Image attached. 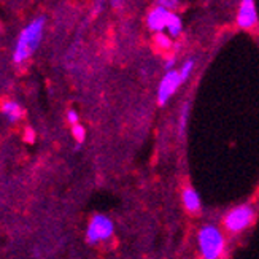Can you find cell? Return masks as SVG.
<instances>
[{"instance_id": "1", "label": "cell", "mask_w": 259, "mask_h": 259, "mask_svg": "<svg viewBox=\"0 0 259 259\" xmlns=\"http://www.w3.org/2000/svg\"><path fill=\"white\" fill-rule=\"evenodd\" d=\"M43 27H45V18H37L21 32L16 48H15V54H13V61L16 64L24 62L29 56L37 50L41 40V35H43Z\"/></svg>"}, {"instance_id": "2", "label": "cell", "mask_w": 259, "mask_h": 259, "mask_svg": "<svg viewBox=\"0 0 259 259\" xmlns=\"http://www.w3.org/2000/svg\"><path fill=\"white\" fill-rule=\"evenodd\" d=\"M199 248L207 259H217L224 251L223 234L213 226H204L199 232Z\"/></svg>"}, {"instance_id": "3", "label": "cell", "mask_w": 259, "mask_h": 259, "mask_svg": "<svg viewBox=\"0 0 259 259\" xmlns=\"http://www.w3.org/2000/svg\"><path fill=\"white\" fill-rule=\"evenodd\" d=\"M253 218H254V210L250 205H240L228 213L226 218H224V226L231 232H240L250 226Z\"/></svg>"}, {"instance_id": "4", "label": "cell", "mask_w": 259, "mask_h": 259, "mask_svg": "<svg viewBox=\"0 0 259 259\" xmlns=\"http://www.w3.org/2000/svg\"><path fill=\"white\" fill-rule=\"evenodd\" d=\"M111 234H113V223H111V220L104 215H96L91 220V223H89L86 239L89 243H97L110 239Z\"/></svg>"}, {"instance_id": "5", "label": "cell", "mask_w": 259, "mask_h": 259, "mask_svg": "<svg viewBox=\"0 0 259 259\" xmlns=\"http://www.w3.org/2000/svg\"><path fill=\"white\" fill-rule=\"evenodd\" d=\"M180 84H183L182 78H180V72H167L165 76L161 80L159 89H157V100L159 104L164 105L170 96L175 94V91L180 88Z\"/></svg>"}, {"instance_id": "6", "label": "cell", "mask_w": 259, "mask_h": 259, "mask_svg": "<svg viewBox=\"0 0 259 259\" xmlns=\"http://www.w3.org/2000/svg\"><path fill=\"white\" fill-rule=\"evenodd\" d=\"M257 21V11L254 0H242L239 15H237V22L242 29H250L256 24Z\"/></svg>"}, {"instance_id": "7", "label": "cell", "mask_w": 259, "mask_h": 259, "mask_svg": "<svg viewBox=\"0 0 259 259\" xmlns=\"http://www.w3.org/2000/svg\"><path fill=\"white\" fill-rule=\"evenodd\" d=\"M168 11L165 7L162 5H157L151 13L148 15V27L151 30H157L161 32L165 26H167V18H168Z\"/></svg>"}, {"instance_id": "8", "label": "cell", "mask_w": 259, "mask_h": 259, "mask_svg": "<svg viewBox=\"0 0 259 259\" xmlns=\"http://www.w3.org/2000/svg\"><path fill=\"white\" fill-rule=\"evenodd\" d=\"M183 204L189 211H199L200 210V199H199V194L194 189L188 188L183 191Z\"/></svg>"}, {"instance_id": "9", "label": "cell", "mask_w": 259, "mask_h": 259, "mask_svg": "<svg viewBox=\"0 0 259 259\" xmlns=\"http://www.w3.org/2000/svg\"><path fill=\"white\" fill-rule=\"evenodd\" d=\"M2 113L10 119V121H18L22 116V108L16 102H5L2 105Z\"/></svg>"}, {"instance_id": "10", "label": "cell", "mask_w": 259, "mask_h": 259, "mask_svg": "<svg viewBox=\"0 0 259 259\" xmlns=\"http://www.w3.org/2000/svg\"><path fill=\"white\" fill-rule=\"evenodd\" d=\"M165 27L168 29V32H170V35L177 37V35H180V32H182V19L174 13H168Z\"/></svg>"}, {"instance_id": "11", "label": "cell", "mask_w": 259, "mask_h": 259, "mask_svg": "<svg viewBox=\"0 0 259 259\" xmlns=\"http://www.w3.org/2000/svg\"><path fill=\"white\" fill-rule=\"evenodd\" d=\"M193 69H194V61H188V62H185L183 64V67H182V70H180V78H182V81L185 83L186 80H188V76L191 75V72H193Z\"/></svg>"}, {"instance_id": "12", "label": "cell", "mask_w": 259, "mask_h": 259, "mask_svg": "<svg viewBox=\"0 0 259 259\" xmlns=\"http://www.w3.org/2000/svg\"><path fill=\"white\" fill-rule=\"evenodd\" d=\"M72 134H73V137L76 139L78 143H83V142H84V135H86V134H84V127L78 124V122H76V124H73Z\"/></svg>"}, {"instance_id": "13", "label": "cell", "mask_w": 259, "mask_h": 259, "mask_svg": "<svg viewBox=\"0 0 259 259\" xmlns=\"http://www.w3.org/2000/svg\"><path fill=\"white\" fill-rule=\"evenodd\" d=\"M33 140H35V132H33V129L27 127V129H26V132H24V142L32 143Z\"/></svg>"}, {"instance_id": "14", "label": "cell", "mask_w": 259, "mask_h": 259, "mask_svg": "<svg viewBox=\"0 0 259 259\" xmlns=\"http://www.w3.org/2000/svg\"><path fill=\"white\" fill-rule=\"evenodd\" d=\"M67 119H69V122H72V124H76V122H78V113L75 110H70L69 113H67Z\"/></svg>"}, {"instance_id": "15", "label": "cell", "mask_w": 259, "mask_h": 259, "mask_svg": "<svg viewBox=\"0 0 259 259\" xmlns=\"http://www.w3.org/2000/svg\"><path fill=\"white\" fill-rule=\"evenodd\" d=\"M188 110H189V107L186 105L185 107V111H183V115H182V124H180V131H185V126H186V118H188Z\"/></svg>"}, {"instance_id": "16", "label": "cell", "mask_w": 259, "mask_h": 259, "mask_svg": "<svg viewBox=\"0 0 259 259\" xmlns=\"http://www.w3.org/2000/svg\"><path fill=\"white\" fill-rule=\"evenodd\" d=\"M175 2H177V0H159V5H162V7L168 8V7H174V5H175Z\"/></svg>"}, {"instance_id": "17", "label": "cell", "mask_w": 259, "mask_h": 259, "mask_svg": "<svg viewBox=\"0 0 259 259\" xmlns=\"http://www.w3.org/2000/svg\"><path fill=\"white\" fill-rule=\"evenodd\" d=\"M156 40L159 41V43L162 45V47H168V45H170V43H168V40H167L165 37H162V35H159V37H157Z\"/></svg>"}]
</instances>
